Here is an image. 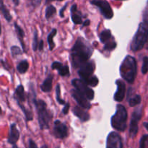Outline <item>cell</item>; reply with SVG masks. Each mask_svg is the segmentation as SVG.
Listing matches in <instances>:
<instances>
[{"label": "cell", "mask_w": 148, "mask_h": 148, "mask_svg": "<svg viewBox=\"0 0 148 148\" xmlns=\"http://www.w3.org/2000/svg\"><path fill=\"white\" fill-rule=\"evenodd\" d=\"M90 3L92 5L96 6L98 8H99L103 16L106 19L110 20L114 17V12H113L112 8L107 1L106 0H92L90 1Z\"/></svg>", "instance_id": "8"}, {"label": "cell", "mask_w": 148, "mask_h": 148, "mask_svg": "<svg viewBox=\"0 0 148 148\" xmlns=\"http://www.w3.org/2000/svg\"><path fill=\"white\" fill-rule=\"evenodd\" d=\"M83 108H82V107L77 106L73 108L72 112H73L74 115L76 116L77 118H79L82 121V122H85L90 119V115L86 111H84Z\"/></svg>", "instance_id": "15"}, {"label": "cell", "mask_w": 148, "mask_h": 148, "mask_svg": "<svg viewBox=\"0 0 148 148\" xmlns=\"http://www.w3.org/2000/svg\"><path fill=\"white\" fill-rule=\"evenodd\" d=\"M92 53V49L89 43L82 38H78L71 50L72 66L75 68L80 67L88 62Z\"/></svg>", "instance_id": "1"}, {"label": "cell", "mask_w": 148, "mask_h": 148, "mask_svg": "<svg viewBox=\"0 0 148 148\" xmlns=\"http://www.w3.org/2000/svg\"><path fill=\"white\" fill-rule=\"evenodd\" d=\"M28 148H38V147L37 145L36 144L33 140H29V143H28Z\"/></svg>", "instance_id": "39"}, {"label": "cell", "mask_w": 148, "mask_h": 148, "mask_svg": "<svg viewBox=\"0 0 148 148\" xmlns=\"http://www.w3.org/2000/svg\"><path fill=\"white\" fill-rule=\"evenodd\" d=\"M38 49H39V50H40V51H43V40H40V41L39 42Z\"/></svg>", "instance_id": "41"}, {"label": "cell", "mask_w": 148, "mask_h": 148, "mask_svg": "<svg viewBox=\"0 0 148 148\" xmlns=\"http://www.w3.org/2000/svg\"><path fill=\"white\" fill-rule=\"evenodd\" d=\"M56 101L61 105H65L66 103H65L64 100L62 99L61 98V89H60V85L57 84L56 87Z\"/></svg>", "instance_id": "27"}, {"label": "cell", "mask_w": 148, "mask_h": 148, "mask_svg": "<svg viewBox=\"0 0 148 148\" xmlns=\"http://www.w3.org/2000/svg\"><path fill=\"white\" fill-rule=\"evenodd\" d=\"M41 148H48V147H47V145H44L42 146Z\"/></svg>", "instance_id": "47"}, {"label": "cell", "mask_w": 148, "mask_h": 148, "mask_svg": "<svg viewBox=\"0 0 148 148\" xmlns=\"http://www.w3.org/2000/svg\"><path fill=\"white\" fill-rule=\"evenodd\" d=\"M53 135L58 139H64L67 137L68 128L66 124L59 120H56L53 127Z\"/></svg>", "instance_id": "11"}, {"label": "cell", "mask_w": 148, "mask_h": 148, "mask_svg": "<svg viewBox=\"0 0 148 148\" xmlns=\"http://www.w3.org/2000/svg\"><path fill=\"white\" fill-rule=\"evenodd\" d=\"M143 22L148 26V1L144 10V12H143Z\"/></svg>", "instance_id": "34"}, {"label": "cell", "mask_w": 148, "mask_h": 148, "mask_svg": "<svg viewBox=\"0 0 148 148\" xmlns=\"http://www.w3.org/2000/svg\"><path fill=\"white\" fill-rule=\"evenodd\" d=\"M13 2L14 3V4H15V5H18L19 0H13Z\"/></svg>", "instance_id": "45"}, {"label": "cell", "mask_w": 148, "mask_h": 148, "mask_svg": "<svg viewBox=\"0 0 148 148\" xmlns=\"http://www.w3.org/2000/svg\"><path fill=\"white\" fill-rule=\"evenodd\" d=\"M127 111L123 105L119 104L116 106V111L111 117V126L116 130L119 132L125 131L127 129Z\"/></svg>", "instance_id": "5"}, {"label": "cell", "mask_w": 148, "mask_h": 148, "mask_svg": "<svg viewBox=\"0 0 148 148\" xmlns=\"http://www.w3.org/2000/svg\"><path fill=\"white\" fill-rule=\"evenodd\" d=\"M62 66H63V64H62L61 62H53V64H51V68H52V69H56V70L58 71L61 67H62Z\"/></svg>", "instance_id": "36"}, {"label": "cell", "mask_w": 148, "mask_h": 148, "mask_svg": "<svg viewBox=\"0 0 148 148\" xmlns=\"http://www.w3.org/2000/svg\"><path fill=\"white\" fill-rule=\"evenodd\" d=\"M99 38L103 43H106L111 39L114 38V37L111 35V31L110 30H104L101 32L99 35Z\"/></svg>", "instance_id": "19"}, {"label": "cell", "mask_w": 148, "mask_h": 148, "mask_svg": "<svg viewBox=\"0 0 148 148\" xmlns=\"http://www.w3.org/2000/svg\"><path fill=\"white\" fill-rule=\"evenodd\" d=\"M72 84L74 87H75V89L77 90L78 91L82 93L83 95H85L87 97L88 100L90 101H92L94 98V91L92 90L91 88H90L88 86L86 83L84 82L82 79H74L72 80Z\"/></svg>", "instance_id": "6"}, {"label": "cell", "mask_w": 148, "mask_h": 148, "mask_svg": "<svg viewBox=\"0 0 148 148\" xmlns=\"http://www.w3.org/2000/svg\"><path fill=\"white\" fill-rule=\"evenodd\" d=\"M1 13L3 14V15H4L5 20H7V22L11 21L12 16H11V14H10L9 10H7V7L4 6V2H3V0H1Z\"/></svg>", "instance_id": "24"}, {"label": "cell", "mask_w": 148, "mask_h": 148, "mask_svg": "<svg viewBox=\"0 0 148 148\" xmlns=\"http://www.w3.org/2000/svg\"><path fill=\"white\" fill-rule=\"evenodd\" d=\"M12 148H18V147H17V146L15 144H14V145H13V146H12Z\"/></svg>", "instance_id": "46"}, {"label": "cell", "mask_w": 148, "mask_h": 148, "mask_svg": "<svg viewBox=\"0 0 148 148\" xmlns=\"http://www.w3.org/2000/svg\"><path fill=\"white\" fill-rule=\"evenodd\" d=\"M59 72V75L62 77H65V76H69V66L67 65H65V66H62L60 69L58 70Z\"/></svg>", "instance_id": "29"}, {"label": "cell", "mask_w": 148, "mask_h": 148, "mask_svg": "<svg viewBox=\"0 0 148 148\" xmlns=\"http://www.w3.org/2000/svg\"><path fill=\"white\" fill-rule=\"evenodd\" d=\"M56 12V10L54 6L53 5H49L46 7V18L47 20H49L50 18H51L52 17H53L55 14Z\"/></svg>", "instance_id": "25"}, {"label": "cell", "mask_w": 148, "mask_h": 148, "mask_svg": "<svg viewBox=\"0 0 148 148\" xmlns=\"http://www.w3.org/2000/svg\"><path fill=\"white\" fill-rule=\"evenodd\" d=\"M55 1V0H46V4H49V3L51 2V1ZM56 1H62L63 0H56Z\"/></svg>", "instance_id": "43"}, {"label": "cell", "mask_w": 148, "mask_h": 148, "mask_svg": "<svg viewBox=\"0 0 148 148\" xmlns=\"http://www.w3.org/2000/svg\"><path fill=\"white\" fill-rule=\"evenodd\" d=\"M143 125H144V127H145L146 130L148 131V122H145L144 124H143Z\"/></svg>", "instance_id": "44"}, {"label": "cell", "mask_w": 148, "mask_h": 148, "mask_svg": "<svg viewBox=\"0 0 148 148\" xmlns=\"http://www.w3.org/2000/svg\"><path fill=\"white\" fill-rule=\"evenodd\" d=\"M116 47V43L115 42L114 39H111V40H109L108 42H107L106 43H105V46H104V50L106 51H112L114 50L115 48Z\"/></svg>", "instance_id": "28"}, {"label": "cell", "mask_w": 148, "mask_h": 148, "mask_svg": "<svg viewBox=\"0 0 148 148\" xmlns=\"http://www.w3.org/2000/svg\"><path fill=\"white\" fill-rule=\"evenodd\" d=\"M15 98L17 99V102H24L25 101V96L24 87L22 85H20L15 90V94H14Z\"/></svg>", "instance_id": "18"}, {"label": "cell", "mask_w": 148, "mask_h": 148, "mask_svg": "<svg viewBox=\"0 0 148 148\" xmlns=\"http://www.w3.org/2000/svg\"><path fill=\"white\" fill-rule=\"evenodd\" d=\"M33 103L37 109L38 119L40 129L42 130H48L49 128V122L53 118V115L48 110L47 105L43 100H36L33 101Z\"/></svg>", "instance_id": "3"}, {"label": "cell", "mask_w": 148, "mask_h": 148, "mask_svg": "<svg viewBox=\"0 0 148 148\" xmlns=\"http://www.w3.org/2000/svg\"><path fill=\"white\" fill-rule=\"evenodd\" d=\"M148 40V27L144 23L139 25L138 29L133 37L130 49L133 51H138L144 48Z\"/></svg>", "instance_id": "4"}, {"label": "cell", "mask_w": 148, "mask_h": 148, "mask_svg": "<svg viewBox=\"0 0 148 148\" xmlns=\"http://www.w3.org/2000/svg\"><path fill=\"white\" fill-rule=\"evenodd\" d=\"M142 98L141 96L140 95H136L134 97H132V98H130L129 100V104H130V106L131 107H134L136 106L139 105V104L141 103Z\"/></svg>", "instance_id": "26"}, {"label": "cell", "mask_w": 148, "mask_h": 148, "mask_svg": "<svg viewBox=\"0 0 148 148\" xmlns=\"http://www.w3.org/2000/svg\"><path fill=\"white\" fill-rule=\"evenodd\" d=\"M17 104H18L19 107L21 108V110L23 111V113H24V114H25V118H26V119H27V121H32V120H33V113L31 112V111L26 109L25 107L23 105H22L21 103L17 102Z\"/></svg>", "instance_id": "23"}, {"label": "cell", "mask_w": 148, "mask_h": 148, "mask_svg": "<svg viewBox=\"0 0 148 148\" xmlns=\"http://www.w3.org/2000/svg\"><path fill=\"white\" fill-rule=\"evenodd\" d=\"M56 33H57V30H56V28L53 29L47 37V41L48 43H49V49H50L51 51H52L54 49L55 43L54 42H53V38H54L55 36L56 35Z\"/></svg>", "instance_id": "21"}, {"label": "cell", "mask_w": 148, "mask_h": 148, "mask_svg": "<svg viewBox=\"0 0 148 148\" xmlns=\"http://www.w3.org/2000/svg\"><path fill=\"white\" fill-rule=\"evenodd\" d=\"M98 82H99V80H98V77H97L96 76H92V77L90 79V80L88 81L87 85L92 87H95L98 84Z\"/></svg>", "instance_id": "32"}, {"label": "cell", "mask_w": 148, "mask_h": 148, "mask_svg": "<svg viewBox=\"0 0 148 148\" xmlns=\"http://www.w3.org/2000/svg\"><path fill=\"white\" fill-rule=\"evenodd\" d=\"M67 4H67V3H66V4L64 5V7H63L62 9H61L60 12H59V15H60L61 17H64V12L65 10H66V7H67Z\"/></svg>", "instance_id": "40"}, {"label": "cell", "mask_w": 148, "mask_h": 148, "mask_svg": "<svg viewBox=\"0 0 148 148\" xmlns=\"http://www.w3.org/2000/svg\"><path fill=\"white\" fill-rule=\"evenodd\" d=\"M11 53L12 56H17V55L22 54V51L19 47L17 46H13L11 47Z\"/></svg>", "instance_id": "33"}, {"label": "cell", "mask_w": 148, "mask_h": 148, "mask_svg": "<svg viewBox=\"0 0 148 148\" xmlns=\"http://www.w3.org/2000/svg\"><path fill=\"white\" fill-rule=\"evenodd\" d=\"M90 25V20H85V22H84V23L82 24V27H84V26H88Z\"/></svg>", "instance_id": "42"}, {"label": "cell", "mask_w": 148, "mask_h": 148, "mask_svg": "<svg viewBox=\"0 0 148 148\" xmlns=\"http://www.w3.org/2000/svg\"><path fill=\"white\" fill-rule=\"evenodd\" d=\"M69 106H70V105H69V103H66V104L64 105V108H63V111H62V112H63L64 114H67L68 112H69Z\"/></svg>", "instance_id": "38"}, {"label": "cell", "mask_w": 148, "mask_h": 148, "mask_svg": "<svg viewBox=\"0 0 148 148\" xmlns=\"http://www.w3.org/2000/svg\"><path fill=\"white\" fill-rule=\"evenodd\" d=\"M71 95L74 99L77 101L79 106L82 107L85 109H89L91 107L90 103L88 101V99L85 95L81 93L77 89H73L71 90Z\"/></svg>", "instance_id": "12"}, {"label": "cell", "mask_w": 148, "mask_h": 148, "mask_svg": "<svg viewBox=\"0 0 148 148\" xmlns=\"http://www.w3.org/2000/svg\"><path fill=\"white\" fill-rule=\"evenodd\" d=\"M106 148H123L121 137L116 132L110 133L107 137Z\"/></svg>", "instance_id": "10"}, {"label": "cell", "mask_w": 148, "mask_h": 148, "mask_svg": "<svg viewBox=\"0 0 148 148\" xmlns=\"http://www.w3.org/2000/svg\"><path fill=\"white\" fill-rule=\"evenodd\" d=\"M148 138V135H144L142 137L140 141V148H145V143Z\"/></svg>", "instance_id": "35"}, {"label": "cell", "mask_w": 148, "mask_h": 148, "mask_svg": "<svg viewBox=\"0 0 148 148\" xmlns=\"http://www.w3.org/2000/svg\"><path fill=\"white\" fill-rule=\"evenodd\" d=\"M121 77L128 83L133 84L137 75V62L133 56L128 55L120 66Z\"/></svg>", "instance_id": "2"}, {"label": "cell", "mask_w": 148, "mask_h": 148, "mask_svg": "<svg viewBox=\"0 0 148 148\" xmlns=\"http://www.w3.org/2000/svg\"><path fill=\"white\" fill-rule=\"evenodd\" d=\"M30 1V4L33 8H36V7H38L39 5L41 3L42 0H29Z\"/></svg>", "instance_id": "37"}, {"label": "cell", "mask_w": 148, "mask_h": 148, "mask_svg": "<svg viewBox=\"0 0 148 148\" xmlns=\"http://www.w3.org/2000/svg\"><path fill=\"white\" fill-rule=\"evenodd\" d=\"M95 63L92 61L87 62L86 63H85L79 67L78 74H79L81 79H82L86 84L88 83L90 79L93 76L92 74H93L94 70H95Z\"/></svg>", "instance_id": "7"}, {"label": "cell", "mask_w": 148, "mask_h": 148, "mask_svg": "<svg viewBox=\"0 0 148 148\" xmlns=\"http://www.w3.org/2000/svg\"><path fill=\"white\" fill-rule=\"evenodd\" d=\"M116 1H124V0H116Z\"/></svg>", "instance_id": "48"}, {"label": "cell", "mask_w": 148, "mask_h": 148, "mask_svg": "<svg viewBox=\"0 0 148 148\" xmlns=\"http://www.w3.org/2000/svg\"><path fill=\"white\" fill-rule=\"evenodd\" d=\"M29 68V64L27 60L21 61L17 66V70L19 73L24 74L27 71Z\"/></svg>", "instance_id": "22"}, {"label": "cell", "mask_w": 148, "mask_h": 148, "mask_svg": "<svg viewBox=\"0 0 148 148\" xmlns=\"http://www.w3.org/2000/svg\"><path fill=\"white\" fill-rule=\"evenodd\" d=\"M38 33L36 30H35L34 34H33V50L36 51L38 47Z\"/></svg>", "instance_id": "30"}, {"label": "cell", "mask_w": 148, "mask_h": 148, "mask_svg": "<svg viewBox=\"0 0 148 148\" xmlns=\"http://www.w3.org/2000/svg\"><path fill=\"white\" fill-rule=\"evenodd\" d=\"M19 138H20V132H19L18 130L16 127V124H11V126H10V134H9L8 137V143L12 145L16 144V143L18 141Z\"/></svg>", "instance_id": "14"}, {"label": "cell", "mask_w": 148, "mask_h": 148, "mask_svg": "<svg viewBox=\"0 0 148 148\" xmlns=\"http://www.w3.org/2000/svg\"><path fill=\"white\" fill-rule=\"evenodd\" d=\"M142 117V111L140 108H137L134 111L132 116L130 127V135L132 138L136 137L138 132V122Z\"/></svg>", "instance_id": "9"}, {"label": "cell", "mask_w": 148, "mask_h": 148, "mask_svg": "<svg viewBox=\"0 0 148 148\" xmlns=\"http://www.w3.org/2000/svg\"><path fill=\"white\" fill-rule=\"evenodd\" d=\"M14 28H15L16 30V33H17V36H18L19 38V40H20V43H21L22 45V47H23V51L25 52V46L24 44V42L23 41V38L25 36V33H24V30L22 29V27H20V26L19 25H17V23H14Z\"/></svg>", "instance_id": "20"}, {"label": "cell", "mask_w": 148, "mask_h": 148, "mask_svg": "<svg viewBox=\"0 0 148 148\" xmlns=\"http://www.w3.org/2000/svg\"><path fill=\"white\" fill-rule=\"evenodd\" d=\"M148 72V56H145L143 58V66H142V72L143 75H145Z\"/></svg>", "instance_id": "31"}, {"label": "cell", "mask_w": 148, "mask_h": 148, "mask_svg": "<svg viewBox=\"0 0 148 148\" xmlns=\"http://www.w3.org/2000/svg\"><path fill=\"white\" fill-rule=\"evenodd\" d=\"M117 85L116 92L114 94V100L117 102H121L124 100L126 92V85L121 79L116 81Z\"/></svg>", "instance_id": "13"}, {"label": "cell", "mask_w": 148, "mask_h": 148, "mask_svg": "<svg viewBox=\"0 0 148 148\" xmlns=\"http://www.w3.org/2000/svg\"><path fill=\"white\" fill-rule=\"evenodd\" d=\"M53 75H49L46 78L43 83L40 85V89L43 92H49L52 89V83H53Z\"/></svg>", "instance_id": "17"}, {"label": "cell", "mask_w": 148, "mask_h": 148, "mask_svg": "<svg viewBox=\"0 0 148 148\" xmlns=\"http://www.w3.org/2000/svg\"><path fill=\"white\" fill-rule=\"evenodd\" d=\"M71 17L72 22L75 25H79L82 23L81 12L77 10V6L76 4H74L71 7Z\"/></svg>", "instance_id": "16"}]
</instances>
